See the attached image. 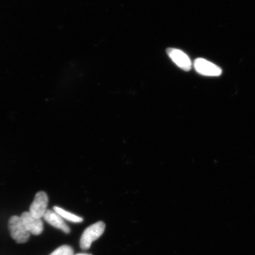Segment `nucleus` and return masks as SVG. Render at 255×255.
<instances>
[{"mask_svg":"<svg viewBox=\"0 0 255 255\" xmlns=\"http://www.w3.org/2000/svg\"><path fill=\"white\" fill-rule=\"evenodd\" d=\"M105 230V224L102 221L95 223L86 229L80 239V247L82 250H89L92 244L103 235Z\"/></svg>","mask_w":255,"mask_h":255,"instance_id":"nucleus-1","label":"nucleus"},{"mask_svg":"<svg viewBox=\"0 0 255 255\" xmlns=\"http://www.w3.org/2000/svg\"><path fill=\"white\" fill-rule=\"evenodd\" d=\"M8 229L11 237L17 244H24L28 241L30 234L27 231L20 217L12 216L8 221Z\"/></svg>","mask_w":255,"mask_h":255,"instance_id":"nucleus-2","label":"nucleus"},{"mask_svg":"<svg viewBox=\"0 0 255 255\" xmlns=\"http://www.w3.org/2000/svg\"><path fill=\"white\" fill-rule=\"evenodd\" d=\"M49 197L44 191H40L38 192L33 202L31 204L29 212L32 216L38 219H42L47 210Z\"/></svg>","mask_w":255,"mask_h":255,"instance_id":"nucleus-3","label":"nucleus"},{"mask_svg":"<svg viewBox=\"0 0 255 255\" xmlns=\"http://www.w3.org/2000/svg\"><path fill=\"white\" fill-rule=\"evenodd\" d=\"M20 217L24 227L30 234L38 236L42 234L44 225L41 219L35 218L29 212L22 213Z\"/></svg>","mask_w":255,"mask_h":255,"instance_id":"nucleus-4","label":"nucleus"},{"mask_svg":"<svg viewBox=\"0 0 255 255\" xmlns=\"http://www.w3.org/2000/svg\"><path fill=\"white\" fill-rule=\"evenodd\" d=\"M194 69L200 74L207 76H219L222 71L218 66L205 59L198 58L194 62Z\"/></svg>","mask_w":255,"mask_h":255,"instance_id":"nucleus-5","label":"nucleus"},{"mask_svg":"<svg viewBox=\"0 0 255 255\" xmlns=\"http://www.w3.org/2000/svg\"><path fill=\"white\" fill-rule=\"evenodd\" d=\"M167 54L172 60L181 69L185 71H189L191 68V62L186 53L180 50L168 48Z\"/></svg>","mask_w":255,"mask_h":255,"instance_id":"nucleus-6","label":"nucleus"},{"mask_svg":"<svg viewBox=\"0 0 255 255\" xmlns=\"http://www.w3.org/2000/svg\"><path fill=\"white\" fill-rule=\"evenodd\" d=\"M43 218L53 227L60 229L65 234H69L71 232V229L65 222L64 219L53 210L47 209Z\"/></svg>","mask_w":255,"mask_h":255,"instance_id":"nucleus-7","label":"nucleus"},{"mask_svg":"<svg viewBox=\"0 0 255 255\" xmlns=\"http://www.w3.org/2000/svg\"><path fill=\"white\" fill-rule=\"evenodd\" d=\"M53 210L62 217L63 219L73 223H81L84 221L82 217L78 216L71 212L66 211L58 206H54Z\"/></svg>","mask_w":255,"mask_h":255,"instance_id":"nucleus-8","label":"nucleus"},{"mask_svg":"<svg viewBox=\"0 0 255 255\" xmlns=\"http://www.w3.org/2000/svg\"><path fill=\"white\" fill-rule=\"evenodd\" d=\"M49 255H73V250L69 245H63L57 248Z\"/></svg>","mask_w":255,"mask_h":255,"instance_id":"nucleus-9","label":"nucleus"},{"mask_svg":"<svg viewBox=\"0 0 255 255\" xmlns=\"http://www.w3.org/2000/svg\"><path fill=\"white\" fill-rule=\"evenodd\" d=\"M76 255H91L87 254H77Z\"/></svg>","mask_w":255,"mask_h":255,"instance_id":"nucleus-10","label":"nucleus"}]
</instances>
